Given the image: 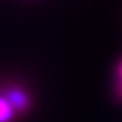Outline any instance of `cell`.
Returning a JSON list of instances; mask_svg holds the SVG:
<instances>
[{
  "instance_id": "cell-1",
  "label": "cell",
  "mask_w": 122,
  "mask_h": 122,
  "mask_svg": "<svg viewBox=\"0 0 122 122\" xmlns=\"http://www.w3.org/2000/svg\"><path fill=\"white\" fill-rule=\"evenodd\" d=\"M15 116V107L7 96H0V122H8Z\"/></svg>"
},
{
  "instance_id": "cell-2",
  "label": "cell",
  "mask_w": 122,
  "mask_h": 122,
  "mask_svg": "<svg viewBox=\"0 0 122 122\" xmlns=\"http://www.w3.org/2000/svg\"><path fill=\"white\" fill-rule=\"evenodd\" d=\"M119 81H121V93H122V67H121V72H119Z\"/></svg>"
}]
</instances>
